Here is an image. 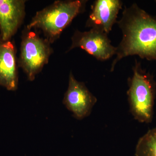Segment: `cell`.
Here are the masks:
<instances>
[{
  "instance_id": "1",
  "label": "cell",
  "mask_w": 156,
  "mask_h": 156,
  "mask_svg": "<svg viewBox=\"0 0 156 156\" xmlns=\"http://www.w3.org/2000/svg\"><path fill=\"white\" fill-rule=\"evenodd\" d=\"M117 23L122 38L116 47L111 71L119 61L128 56L137 55L156 61V18L134 4L125 8Z\"/></svg>"
},
{
  "instance_id": "2",
  "label": "cell",
  "mask_w": 156,
  "mask_h": 156,
  "mask_svg": "<svg viewBox=\"0 0 156 156\" xmlns=\"http://www.w3.org/2000/svg\"><path fill=\"white\" fill-rule=\"evenodd\" d=\"M86 1H57L37 11L27 26L28 30L41 31L45 38L53 44L65 29L83 12Z\"/></svg>"
},
{
  "instance_id": "3",
  "label": "cell",
  "mask_w": 156,
  "mask_h": 156,
  "mask_svg": "<svg viewBox=\"0 0 156 156\" xmlns=\"http://www.w3.org/2000/svg\"><path fill=\"white\" fill-rule=\"evenodd\" d=\"M133 71L132 77L129 79L127 91L130 112L135 120L149 124L153 118L155 82L150 74L143 71L136 60Z\"/></svg>"
},
{
  "instance_id": "4",
  "label": "cell",
  "mask_w": 156,
  "mask_h": 156,
  "mask_svg": "<svg viewBox=\"0 0 156 156\" xmlns=\"http://www.w3.org/2000/svg\"><path fill=\"white\" fill-rule=\"evenodd\" d=\"M51 44L32 30L26 28L23 31L17 63L29 81H34L49 62L53 52Z\"/></svg>"
},
{
  "instance_id": "5",
  "label": "cell",
  "mask_w": 156,
  "mask_h": 156,
  "mask_svg": "<svg viewBox=\"0 0 156 156\" xmlns=\"http://www.w3.org/2000/svg\"><path fill=\"white\" fill-rule=\"evenodd\" d=\"M79 48L100 61H105L115 55L116 47L112 44L107 34L91 29L87 31L77 30L72 37L69 51Z\"/></svg>"
},
{
  "instance_id": "6",
  "label": "cell",
  "mask_w": 156,
  "mask_h": 156,
  "mask_svg": "<svg viewBox=\"0 0 156 156\" xmlns=\"http://www.w3.org/2000/svg\"><path fill=\"white\" fill-rule=\"evenodd\" d=\"M97 101V98L89 91L85 83L77 80L71 72L68 87L62 103L72 112L73 117L80 120L88 117Z\"/></svg>"
},
{
  "instance_id": "7",
  "label": "cell",
  "mask_w": 156,
  "mask_h": 156,
  "mask_svg": "<svg viewBox=\"0 0 156 156\" xmlns=\"http://www.w3.org/2000/svg\"><path fill=\"white\" fill-rule=\"evenodd\" d=\"M122 5L120 0H96L92 5L87 26L108 34L117 22Z\"/></svg>"
},
{
  "instance_id": "8",
  "label": "cell",
  "mask_w": 156,
  "mask_h": 156,
  "mask_svg": "<svg viewBox=\"0 0 156 156\" xmlns=\"http://www.w3.org/2000/svg\"><path fill=\"white\" fill-rule=\"evenodd\" d=\"M24 0H0V38L11 40L25 15Z\"/></svg>"
},
{
  "instance_id": "9",
  "label": "cell",
  "mask_w": 156,
  "mask_h": 156,
  "mask_svg": "<svg viewBox=\"0 0 156 156\" xmlns=\"http://www.w3.org/2000/svg\"><path fill=\"white\" fill-rule=\"evenodd\" d=\"M18 67L14 42L0 38V86L9 91L17 90L19 83Z\"/></svg>"
},
{
  "instance_id": "10",
  "label": "cell",
  "mask_w": 156,
  "mask_h": 156,
  "mask_svg": "<svg viewBox=\"0 0 156 156\" xmlns=\"http://www.w3.org/2000/svg\"><path fill=\"white\" fill-rule=\"evenodd\" d=\"M136 156H156V128L149 130L140 138L135 149Z\"/></svg>"
}]
</instances>
